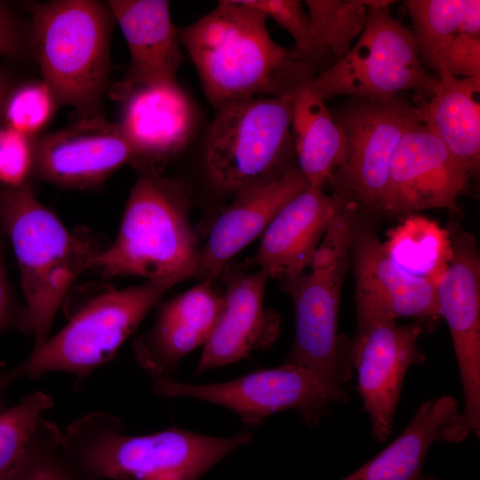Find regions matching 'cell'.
Returning a JSON list of instances; mask_svg holds the SVG:
<instances>
[{
	"label": "cell",
	"instance_id": "obj_24",
	"mask_svg": "<svg viewBox=\"0 0 480 480\" xmlns=\"http://www.w3.org/2000/svg\"><path fill=\"white\" fill-rule=\"evenodd\" d=\"M291 132L297 167L310 187L324 188L345 161L347 140L311 82L294 94Z\"/></svg>",
	"mask_w": 480,
	"mask_h": 480
},
{
	"label": "cell",
	"instance_id": "obj_22",
	"mask_svg": "<svg viewBox=\"0 0 480 480\" xmlns=\"http://www.w3.org/2000/svg\"><path fill=\"white\" fill-rule=\"evenodd\" d=\"M123 101L118 124L135 153L132 165L161 166L186 146L195 111L179 84L137 87Z\"/></svg>",
	"mask_w": 480,
	"mask_h": 480
},
{
	"label": "cell",
	"instance_id": "obj_27",
	"mask_svg": "<svg viewBox=\"0 0 480 480\" xmlns=\"http://www.w3.org/2000/svg\"><path fill=\"white\" fill-rule=\"evenodd\" d=\"M321 62L348 54L352 41L365 28L368 7L364 0H306Z\"/></svg>",
	"mask_w": 480,
	"mask_h": 480
},
{
	"label": "cell",
	"instance_id": "obj_26",
	"mask_svg": "<svg viewBox=\"0 0 480 480\" xmlns=\"http://www.w3.org/2000/svg\"><path fill=\"white\" fill-rule=\"evenodd\" d=\"M383 245L400 268L436 288L453 256L451 232L437 221L417 213L405 215L389 229Z\"/></svg>",
	"mask_w": 480,
	"mask_h": 480
},
{
	"label": "cell",
	"instance_id": "obj_18",
	"mask_svg": "<svg viewBox=\"0 0 480 480\" xmlns=\"http://www.w3.org/2000/svg\"><path fill=\"white\" fill-rule=\"evenodd\" d=\"M223 309V295L212 280L197 285L164 303L152 326L132 342L136 363L153 380L172 378L180 362L204 346Z\"/></svg>",
	"mask_w": 480,
	"mask_h": 480
},
{
	"label": "cell",
	"instance_id": "obj_5",
	"mask_svg": "<svg viewBox=\"0 0 480 480\" xmlns=\"http://www.w3.org/2000/svg\"><path fill=\"white\" fill-rule=\"evenodd\" d=\"M29 47L59 106L102 116L111 68L114 16L106 3L56 0L30 5Z\"/></svg>",
	"mask_w": 480,
	"mask_h": 480
},
{
	"label": "cell",
	"instance_id": "obj_6",
	"mask_svg": "<svg viewBox=\"0 0 480 480\" xmlns=\"http://www.w3.org/2000/svg\"><path fill=\"white\" fill-rule=\"evenodd\" d=\"M173 286L146 281L123 289L110 288L78 305L68 324L12 369L0 372V408L7 388L21 379H39L51 372L68 373L82 385L111 361L149 310Z\"/></svg>",
	"mask_w": 480,
	"mask_h": 480
},
{
	"label": "cell",
	"instance_id": "obj_9",
	"mask_svg": "<svg viewBox=\"0 0 480 480\" xmlns=\"http://www.w3.org/2000/svg\"><path fill=\"white\" fill-rule=\"evenodd\" d=\"M331 113L345 132L347 153L327 185L356 207L381 212L393 153L405 131L422 122L420 107L401 95L350 97Z\"/></svg>",
	"mask_w": 480,
	"mask_h": 480
},
{
	"label": "cell",
	"instance_id": "obj_20",
	"mask_svg": "<svg viewBox=\"0 0 480 480\" xmlns=\"http://www.w3.org/2000/svg\"><path fill=\"white\" fill-rule=\"evenodd\" d=\"M348 203L351 202L340 196L308 186L272 220L246 264L267 271L282 284L302 276L332 217Z\"/></svg>",
	"mask_w": 480,
	"mask_h": 480
},
{
	"label": "cell",
	"instance_id": "obj_15",
	"mask_svg": "<svg viewBox=\"0 0 480 480\" xmlns=\"http://www.w3.org/2000/svg\"><path fill=\"white\" fill-rule=\"evenodd\" d=\"M134 160L118 124L103 115L84 116L36 140L34 175L61 188H92Z\"/></svg>",
	"mask_w": 480,
	"mask_h": 480
},
{
	"label": "cell",
	"instance_id": "obj_36",
	"mask_svg": "<svg viewBox=\"0 0 480 480\" xmlns=\"http://www.w3.org/2000/svg\"><path fill=\"white\" fill-rule=\"evenodd\" d=\"M26 332L24 308H18L12 299L0 257V334L10 328Z\"/></svg>",
	"mask_w": 480,
	"mask_h": 480
},
{
	"label": "cell",
	"instance_id": "obj_11",
	"mask_svg": "<svg viewBox=\"0 0 480 480\" xmlns=\"http://www.w3.org/2000/svg\"><path fill=\"white\" fill-rule=\"evenodd\" d=\"M452 239L453 256L436 297L451 332L465 407L443 427L442 439L460 443L470 433L480 435V259L470 235Z\"/></svg>",
	"mask_w": 480,
	"mask_h": 480
},
{
	"label": "cell",
	"instance_id": "obj_38",
	"mask_svg": "<svg viewBox=\"0 0 480 480\" xmlns=\"http://www.w3.org/2000/svg\"><path fill=\"white\" fill-rule=\"evenodd\" d=\"M10 90L5 76L0 71V122L3 119L4 106Z\"/></svg>",
	"mask_w": 480,
	"mask_h": 480
},
{
	"label": "cell",
	"instance_id": "obj_1",
	"mask_svg": "<svg viewBox=\"0 0 480 480\" xmlns=\"http://www.w3.org/2000/svg\"><path fill=\"white\" fill-rule=\"evenodd\" d=\"M267 20L245 0H222L194 23L178 28L216 110L252 98L294 93L316 76L318 66L296 47L275 42Z\"/></svg>",
	"mask_w": 480,
	"mask_h": 480
},
{
	"label": "cell",
	"instance_id": "obj_8",
	"mask_svg": "<svg viewBox=\"0 0 480 480\" xmlns=\"http://www.w3.org/2000/svg\"><path fill=\"white\" fill-rule=\"evenodd\" d=\"M311 85L324 102L338 96L388 98L407 91L431 97L438 78L422 67L412 31L388 9L368 7L356 44L316 75Z\"/></svg>",
	"mask_w": 480,
	"mask_h": 480
},
{
	"label": "cell",
	"instance_id": "obj_16",
	"mask_svg": "<svg viewBox=\"0 0 480 480\" xmlns=\"http://www.w3.org/2000/svg\"><path fill=\"white\" fill-rule=\"evenodd\" d=\"M356 279L357 329L373 323L440 317L436 288L400 268L369 228H356L351 245Z\"/></svg>",
	"mask_w": 480,
	"mask_h": 480
},
{
	"label": "cell",
	"instance_id": "obj_33",
	"mask_svg": "<svg viewBox=\"0 0 480 480\" xmlns=\"http://www.w3.org/2000/svg\"><path fill=\"white\" fill-rule=\"evenodd\" d=\"M285 29L295 42L294 47L308 55L317 66L321 62L308 12L298 0H245Z\"/></svg>",
	"mask_w": 480,
	"mask_h": 480
},
{
	"label": "cell",
	"instance_id": "obj_29",
	"mask_svg": "<svg viewBox=\"0 0 480 480\" xmlns=\"http://www.w3.org/2000/svg\"><path fill=\"white\" fill-rule=\"evenodd\" d=\"M466 0H407L413 24L412 31L419 57L435 68L437 54L444 44L461 34Z\"/></svg>",
	"mask_w": 480,
	"mask_h": 480
},
{
	"label": "cell",
	"instance_id": "obj_34",
	"mask_svg": "<svg viewBox=\"0 0 480 480\" xmlns=\"http://www.w3.org/2000/svg\"><path fill=\"white\" fill-rule=\"evenodd\" d=\"M445 68L459 78L480 77V38L458 34L437 54L435 69Z\"/></svg>",
	"mask_w": 480,
	"mask_h": 480
},
{
	"label": "cell",
	"instance_id": "obj_21",
	"mask_svg": "<svg viewBox=\"0 0 480 480\" xmlns=\"http://www.w3.org/2000/svg\"><path fill=\"white\" fill-rule=\"evenodd\" d=\"M308 186L296 166L273 180L236 192L200 248L195 279L214 281L228 261L263 234L279 211Z\"/></svg>",
	"mask_w": 480,
	"mask_h": 480
},
{
	"label": "cell",
	"instance_id": "obj_28",
	"mask_svg": "<svg viewBox=\"0 0 480 480\" xmlns=\"http://www.w3.org/2000/svg\"><path fill=\"white\" fill-rule=\"evenodd\" d=\"M4 480H86L62 445V432L44 416L17 465Z\"/></svg>",
	"mask_w": 480,
	"mask_h": 480
},
{
	"label": "cell",
	"instance_id": "obj_10",
	"mask_svg": "<svg viewBox=\"0 0 480 480\" xmlns=\"http://www.w3.org/2000/svg\"><path fill=\"white\" fill-rule=\"evenodd\" d=\"M153 391L159 396L188 397L226 408L248 428H257L268 417L292 409L308 426H315L329 412L330 405L337 403L314 372L288 363L218 383L193 384L172 378L156 379Z\"/></svg>",
	"mask_w": 480,
	"mask_h": 480
},
{
	"label": "cell",
	"instance_id": "obj_23",
	"mask_svg": "<svg viewBox=\"0 0 480 480\" xmlns=\"http://www.w3.org/2000/svg\"><path fill=\"white\" fill-rule=\"evenodd\" d=\"M438 85L419 107L422 123L468 171L480 167V77L459 78L437 68Z\"/></svg>",
	"mask_w": 480,
	"mask_h": 480
},
{
	"label": "cell",
	"instance_id": "obj_13",
	"mask_svg": "<svg viewBox=\"0 0 480 480\" xmlns=\"http://www.w3.org/2000/svg\"><path fill=\"white\" fill-rule=\"evenodd\" d=\"M471 177L421 121L403 134L393 153L381 212L408 215L428 209L457 211Z\"/></svg>",
	"mask_w": 480,
	"mask_h": 480
},
{
	"label": "cell",
	"instance_id": "obj_31",
	"mask_svg": "<svg viewBox=\"0 0 480 480\" xmlns=\"http://www.w3.org/2000/svg\"><path fill=\"white\" fill-rule=\"evenodd\" d=\"M59 103L43 81L25 82L10 90L3 110L5 124L35 138L51 121Z\"/></svg>",
	"mask_w": 480,
	"mask_h": 480
},
{
	"label": "cell",
	"instance_id": "obj_35",
	"mask_svg": "<svg viewBox=\"0 0 480 480\" xmlns=\"http://www.w3.org/2000/svg\"><path fill=\"white\" fill-rule=\"evenodd\" d=\"M28 47L29 35L17 17L0 3V56L20 59L28 52Z\"/></svg>",
	"mask_w": 480,
	"mask_h": 480
},
{
	"label": "cell",
	"instance_id": "obj_32",
	"mask_svg": "<svg viewBox=\"0 0 480 480\" xmlns=\"http://www.w3.org/2000/svg\"><path fill=\"white\" fill-rule=\"evenodd\" d=\"M36 140L4 124L0 125V185L20 188L34 175Z\"/></svg>",
	"mask_w": 480,
	"mask_h": 480
},
{
	"label": "cell",
	"instance_id": "obj_30",
	"mask_svg": "<svg viewBox=\"0 0 480 480\" xmlns=\"http://www.w3.org/2000/svg\"><path fill=\"white\" fill-rule=\"evenodd\" d=\"M52 397L36 391L15 404L0 410V480H4L22 457Z\"/></svg>",
	"mask_w": 480,
	"mask_h": 480
},
{
	"label": "cell",
	"instance_id": "obj_39",
	"mask_svg": "<svg viewBox=\"0 0 480 480\" xmlns=\"http://www.w3.org/2000/svg\"><path fill=\"white\" fill-rule=\"evenodd\" d=\"M424 480H436V479L433 478V477H426V476H425Z\"/></svg>",
	"mask_w": 480,
	"mask_h": 480
},
{
	"label": "cell",
	"instance_id": "obj_12",
	"mask_svg": "<svg viewBox=\"0 0 480 480\" xmlns=\"http://www.w3.org/2000/svg\"><path fill=\"white\" fill-rule=\"evenodd\" d=\"M348 254L331 264H310L308 272L283 283L295 310V337L285 363L314 372L337 403L348 398L340 384L348 379L351 372L347 350H341L337 334Z\"/></svg>",
	"mask_w": 480,
	"mask_h": 480
},
{
	"label": "cell",
	"instance_id": "obj_25",
	"mask_svg": "<svg viewBox=\"0 0 480 480\" xmlns=\"http://www.w3.org/2000/svg\"><path fill=\"white\" fill-rule=\"evenodd\" d=\"M457 409V401L448 396L425 402L396 439L341 480H424L427 453L442 439V428Z\"/></svg>",
	"mask_w": 480,
	"mask_h": 480
},
{
	"label": "cell",
	"instance_id": "obj_19",
	"mask_svg": "<svg viewBox=\"0 0 480 480\" xmlns=\"http://www.w3.org/2000/svg\"><path fill=\"white\" fill-rule=\"evenodd\" d=\"M269 275L263 269L228 274L223 309L204 348L196 374L237 363L252 352L268 348L280 330L278 314L264 306Z\"/></svg>",
	"mask_w": 480,
	"mask_h": 480
},
{
	"label": "cell",
	"instance_id": "obj_4",
	"mask_svg": "<svg viewBox=\"0 0 480 480\" xmlns=\"http://www.w3.org/2000/svg\"><path fill=\"white\" fill-rule=\"evenodd\" d=\"M0 226L12 244L25 298L26 333L33 335L36 348L49 338L72 284L105 246L88 232L67 229L29 184L0 191Z\"/></svg>",
	"mask_w": 480,
	"mask_h": 480
},
{
	"label": "cell",
	"instance_id": "obj_3",
	"mask_svg": "<svg viewBox=\"0 0 480 480\" xmlns=\"http://www.w3.org/2000/svg\"><path fill=\"white\" fill-rule=\"evenodd\" d=\"M138 176L117 236L91 262L106 277L133 276L173 285L196 278L200 247L192 228L184 182L161 166L134 165Z\"/></svg>",
	"mask_w": 480,
	"mask_h": 480
},
{
	"label": "cell",
	"instance_id": "obj_2",
	"mask_svg": "<svg viewBox=\"0 0 480 480\" xmlns=\"http://www.w3.org/2000/svg\"><path fill=\"white\" fill-rule=\"evenodd\" d=\"M252 436L241 431L216 437L178 427L131 436L116 416L92 412L67 428L62 445L86 480H199Z\"/></svg>",
	"mask_w": 480,
	"mask_h": 480
},
{
	"label": "cell",
	"instance_id": "obj_37",
	"mask_svg": "<svg viewBox=\"0 0 480 480\" xmlns=\"http://www.w3.org/2000/svg\"><path fill=\"white\" fill-rule=\"evenodd\" d=\"M461 34L480 38L479 0H466L462 15Z\"/></svg>",
	"mask_w": 480,
	"mask_h": 480
},
{
	"label": "cell",
	"instance_id": "obj_14",
	"mask_svg": "<svg viewBox=\"0 0 480 480\" xmlns=\"http://www.w3.org/2000/svg\"><path fill=\"white\" fill-rule=\"evenodd\" d=\"M421 323L399 325L396 321L373 323L356 330L347 348L349 365L357 373L358 391L372 422L375 440L391 433L394 414L409 367L424 362L418 347Z\"/></svg>",
	"mask_w": 480,
	"mask_h": 480
},
{
	"label": "cell",
	"instance_id": "obj_17",
	"mask_svg": "<svg viewBox=\"0 0 480 480\" xmlns=\"http://www.w3.org/2000/svg\"><path fill=\"white\" fill-rule=\"evenodd\" d=\"M107 4L130 52L125 76L108 89L110 96L123 100L137 87L178 84L184 56L170 2L110 0Z\"/></svg>",
	"mask_w": 480,
	"mask_h": 480
},
{
	"label": "cell",
	"instance_id": "obj_7",
	"mask_svg": "<svg viewBox=\"0 0 480 480\" xmlns=\"http://www.w3.org/2000/svg\"><path fill=\"white\" fill-rule=\"evenodd\" d=\"M294 94L252 98L217 110L204 145L206 171L215 188L236 194L296 167L291 132Z\"/></svg>",
	"mask_w": 480,
	"mask_h": 480
}]
</instances>
